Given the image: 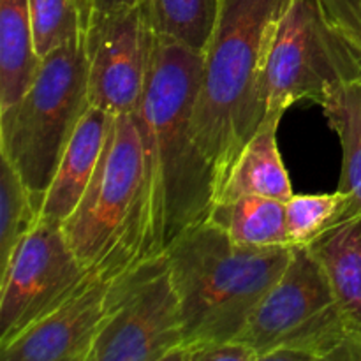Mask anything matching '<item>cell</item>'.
<instances>
[{"label":"cell","instance_id":"obj_1","mask_svg":"<svg viewBox=\"0 0 361 361\" xmlns=\"http://www.w3.org/2000/svg\"><path fill=\"white\" fill-rule=\"evenodd\" d=\"M203 53L157 35L150 80L136 111L147 173L143 257L164 252L182 233L210 219L215 168L192 133Z\"/></svg>","mask_w":361,"mask_h":361},{"label":"cell","instance_id":"obj_2","mask_svg":"<svg viewBox=\"0 0 361 361\" xmlns=\"http://www.w3.org/2000/svg\"><path fill=\"white\" fill-rule=\"evenodd\" d=\"M289 0H222L203 53L192 133L215 168L217 189L264 118V74ZM217 194V190H215Z\"/></svg>","mask_w":361,"mask_h":361},{"label":"cell","instance_id":"obj_3","mask_svg":"<svg viewBox=\"0 0 361 361\" xmlns=\"http://www.w3.org/2000/svg\"><path fill=\"white\" fill-rule=\"evenodd\" d=\"M293 247L235 245L212 221L182 233L164 250L182 309V348L236 341L284 274Z\"/></svg>","mask_w":361,"mask_h":361},{"label":"cell","instance_id":"obj_4","mask_svg":"<svg viewBox=\"0 0 361 361\" xmlns=\"http://www.w3.org/2000/svg\"><path fill=\"white\" fill-rule=\"evenodd\" d=\"M147 173L136 113L113 116L94 178L62 224L78 259L111 281L143 257Z\"/></svg>","mask_w":361,"mask_h":361},{"label":"cell","instance_id":"obj_5","mask_svg":"<svg viewBox=\"0 0 361 361\" xmlns=\"http://www.w3.org/2000/svg\"><path fill=\"white\" fill-rule=\"evenodd\" d=\"M88 108L87 53L80 37L42 56L27 92L0 109V157L16 169L37 210Z\"/></svg>","mask_w":361,"mask_h":361},{"label":"cell","instance_id":"obj_6","mask_svg":"<svg viewBox=\"0 0 361 361\" xmlns=\"http://www.w3.org/2000/svg\"><path fill=\"white\" fill-rule=\"evenodd\" d=\"M257 361H361V341L348 330L326 271L307 245L288 267L236 338Z\"/></svg>","mask_w":361,"mask_h":361},{"label":"cell","instance_id":"obj_7","mask_svg":"<svg viewBox=\"0 0 361 361\" xmlns=\"http://www.w3.org/2000/svg\"><path fill=\"white\" fill-rule=\"evenodd\" d=\"M360 80L361 51L328 18L323 2L289 0L268 55L263 122L281 123L295 102L321 104L331 92Z\"/></svg>","mask_w":361,"mask_h":361},{"label":"cell","instance_id":"obj_8","mask_svg":"<svg viewBox=\"0 0 361 361\" xmlns=\"http://www.w3.org/2000/svg\"><path fill=\"white\" fill-rule=\"evenodd\" d=\"M182 345V309L168 254L141 257L108 282L90 361H169Z\"/></svg>","mask_w":361,"mask_h":361},{"label":"cell","instance_id":"obj_9","mask_svg":"<svg viewBox=\"0 0 361 361\" xmlns=\"http://www.w3.org/2000/svg\"><path fill=\"white\" fill-rule=\"evenodd\" d=\"M90 275L62 226L39 219L0 271V349L67 302Z\"/></svg>","mask_w":361,"mask_h":361},{"label":"cell","instance_id":"obj_10","mask_svg":"<svg viewBox=\"0 0 361 361\" xmlns=\"http://www.w3.org/2000/svg\"><path fill=\"white\" fill-rule=\"evenodd\" d=\"M83 41L92 108L113 116L136 113L157 46L148 0L134 7L94 13Z\"/></svg>","mask_w":361,"mask_h":361},{"label":"cell","instance_id":"obj_11","mask_svg":"<svg viewBox=\"0 0 361 361\" xmlns=\"http://www.w3.org/2000/svg\"><path fill=\"white\" fill-rule=\"evenodd\" d=\"M106 279H90L11 344L0 349L2 361H90L104 317Z\"/></svg>","mask_w":361,"mask_h":361},{"label":"cell","instance_id":"obj_12","mask_svg":"<svg viewBox=\"0 0 361 361\" xmlns=\"http://www.w3.org/2000/svg\"><path fill=\"white\" fill-rule=\"evenodd\" d=\"M113 115L97 108H88L81 116L73 137L67 143L60 164L42 200L39 217L62 226L76 210L94 178L99 159L108 140Z\"/></svg>","mask_w":361,"mask_h":361},{"label":"cell","instance_id":"obj_13","mask_svg":"<svg viewBox=\"0 0 361 361\" xmlns=\"http://www.w3.org/2000/svg\"><path fill=\"white\" fill-rule=\"evenodd\" d=\"M279 123L263 122L233 161L215 194V203H228L242 196H264L288 201L291 180L277 145Z\"/></svg>","mask_w":361,"mask_h":361},{"label":"cell","instance_id":"obj_14","mask_svg":"<svg viewBox=\"0 0 361 361\" xmlns=\"http://www.w3.org/2000/svg\"><path fill=\"white\" fill-rule=\"evenodd\" d=\"M307 247L330 279L345 326L361 341V215L337 222Z\"/></svg>","mask_w":361,"mask_h":361},{"label":"cell","instance_id":"obj_15","mask_svg":"<svg viewBox=\"0 0 361 361\" xmlns=\"http://www.w3.org/2000/svg\"><path fill=\"white\" fill-rule=\"evenodd\" d=\"M41 60L34 44L30 0H0V109L27 92Z\"/></svg>","mask_w":361,"mask_h":361},{"label":"cell","instance_id":"obj_16","mask_svg":"<svg viewBox=\"0 0 361 361\" xmlns=\"http://www.w3.org/2000/svg\"><path fill=\"white\" fill-rule=\"evenodd\" d=\"M208 221L222 229L235 245L249 249L293 247L286 224V201L242 196L212 208Z\"/></svg>","mask_w":361,"mask_h":361},{"label":"cell","instance_id":"obj_17","mask_svg":"<svg viewBox=\"0 0 361 361\" xmlns=\"http://www.w3.org/2000/svg\"><path fill=\"white\" fill-rule=\"evenodd\" d=\"M319 106L342 145L338 190L349 196L344 221L361 215V80L331 92Z\"/></svg>","mask_w":361,"mask_h":361},{"label":"cell","instance_id":"obj_18","mask_svg":"<svg viewBox=\"0 0 361 361\" xmlns=\"http://www.w3.org/2000/svg\"><path fill=\"white\" fill-rule=\"evenodd\" d=\"M222 0H148L159 37L204 53Z\"/></svg>","mask_w":361,"mask_h":361},{"label":"cell","instance_id":"obj_19","mask_svg":"<svg viewBox=\"0 0 361 361\" xmlns=\"http://www.w3.org/2000/svg\"><path fill=\"white\" fill-rule=\"evenodd\" d=\"M39 210L32 194L9 161L0 159V271L21 240L37 226Z\"/></svg>","mask_w":361,"mask_h":361},{"label":"cell","instance_id":"obj_20","mask_svg":"<svg viewBox=\"0 0 361 361\" xmlns=\"http://www.w3.org/2000/svg\"><path fill=\"white\" fill-rule=\"evenodd\" d=\"M348 207L349 196L338 189L331 194H293L286 201V224L291 245H309L341 222Z\"/></svg>","mask_w":361,"mask_h":361},{"label":"cell","instance_id":"obj_21","mask_svg":"<svg viewBox=\"0 0 361 361\" xmlns=\"http://www.w3.org/2000/svg\"><path fill=\"white\" fill-rule=\"evenodd\" d=\"M32 28L37 55L83 37L85 23L76 0H30Z\"/></svg>","mask_w":361,"mask_h":361},{"label":"cell","instance_id":"obj_22","mask_svg":"<svg viewBox=\"0 0 361 361\" xmlns=\"http://www.w3.org/2000/svg\"><path fill=\"white\" fill-rule=\"evenodd\" d=\"M257 361L256 353L243 342H210L182 348L171 356L169 361Z\"/></svg>","mask_w":361,"mask_h":361},{"label":"cell","instance_id":"obj_23","mask_svg":"<svg viewBox=\"0 0 361 361\" xmlns=\"http://www.w3.org/2000/svg\"><path fill=\"white\" fill-rule=\"evenodd\" d=\"M328 18L361 51V0H321Z\"/></svg>","mask_w":361,"mask_h":361},{"label":"cell","instance_id":"obj_24","mask_svg":"<svg viewBox=\"0 0 361 361\" xmlns=\"http://www.w3.org/2000/svg\"><path fill=\"white\" fill-rule=\"evenodd\" d=\"M143 2L145 0H94V13H104V11H115V9H123V7H134V6H140V4H143Z\"/></svg>","mask_w":361,"mask_h":361},{"label":"cell","instance_id":"obj_25","mask_svg":"<svg viewBox=\"0 0 361 361\" xmlns=\"http://www.w3.org/2000/svg\"><path fill=\"white\" fill-rule=\"evenodd\" d=\"M76 4H78V7H80V13H81V18H83L85 28H87L92 13H94V0H76Z\"/></svg>","mask_w":361,"mask_h":361}]
</instances>
